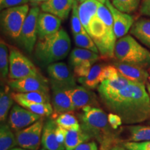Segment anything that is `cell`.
Listing matches in <instances>:
<instances>
[{
    "mask_svg": "<svg viewBox=\"0 0 150 150\" xmlns=\"http://www.w3.org/2000/svg\"><path fill=\"white\" fill-rule=\"evenodd\" d=\"M100 99L106 108L119 115L125 125L150 119V97L145 84L132 81L117 93Z\"/></svg>",
    "mask_w": 150,
    "mask_h": 150,
    "instance_id": "1",
    "label": "cell"
},
{
    "mask_svg": "<svg viewBox=\"0 0 150 150\" xmlns=\"http://www.w3.org/2000/svg\"><path fill=\"white\" fill-rule=\"evenodd\" d=\"M104 59L114 57L117 38L114 32L111 13L104 4L99 3L97 14L92 19L86 29Z\"/></svg>",
    "mask_w": 150,
    "mask_h": 150,
    "instance_id": "2",
    "label": "cell"
},
{
    "mask_svg": "<svg viewBox=\"0 0 150 150\" xmlns=\"http://www.w3.org/2000/svg\"><path fill=\"white\" fill-rule=\"evenodd\" d=\"M81 128L91 138H95L101 145L100 150H105L118 143L114 129L108 120V115L99 107L86 106L79 115Z\"/></svg>",
    "mask_w": 150,
    "mask_h": 150,
    "instance_id": "3",
    "label": "cell"
},
{
    "mask_svg": "<svg viewBox=\"0 0 150 150\" xmlns=\"http://www.w3.org/2000/svg\"><path fill=\"white\" fill-rule=\"evenodd\" d=\"M71 40L68 34L61 28L57 32L38 39L35 47V56L43 65H50L64 59L68 55Z\"/></svg>",
    "mask_w": 150,
    "mask_h": 150,
    "instance_id": "4",
    "label": "cell"
},
{
    "mask_svg": "<svg viewBox=\"0 0 150 150\" xmlns=\"http://www.w3.org/2000/svg\"><path fill=\"white\" fill-rule=\"evenodd\" d=\"M114 56L117 61L146 67L150 66V51L140 45L132 35L116 41Z\"/></svg>",
    "mask_w": 150,
    "mask_h": 150,
    "instance_id": "5",
    "label": "cell"
},
{
    "mask_svg": "<svg viewBox=\"0 0 150 150\" xmlns=\"http://www.w3.org/2000/svg\"><path fill=\"white\" fill-rule=\"evenodd\" d=\"M29 10V6L24 4L1 11V25L6 34L11 38L18 39Z\"/></svg>",
    "mask_w": 150,
    "mask_h": 150,
    "instance_id": "6",
    "label": "cell"
},
{
    "mask_svg": "<svg viewBox=\"0 0 150 150\" xmlns=\"http://www.w3.org/2000/svg\"><path fill=\"white\" fill-rule=\"evenodd\" d=\"M10 63L8 77L10 79H18L28 76L42 75L29 58L24 56L18 49L9 47Z\"/></svg>",
    "mask_w": 150,
    "mask_h": 150,
    "instance_id": "7",
    "label": "cell"
},
{
    "mask_svg": "<svg viewBox=\"0 0 150 150\" xmlns=\"http://www.w3.org/2000/svg\"><path fill=\"white\" fill-rule=\"evenodd\" d=\"M40 13L38 6L30 8L18 38L20 44L29 54L32 53L37 42V20Z\"/></svg>",
    "mask_w": 150,
    "mask_h": 150,
    "instance_id": "8",
    "label": "cell"
},
{
    "mask_svg": "<svg viewBox=\"0 0 150 150\" xmlns=\"http://www.w3.org/2000/svg\"><path fill=\"white\" fill-rule=\"evenodd\" d=\"M42 119L39 120L30 126L16 131L18 146L29 150H38L41 144L43 130Z\"/></svg>",
    "mask_w": 150,
    "mask_h": 150,
    "instance_id": "9",
    "label": "cell"
},
{
    "mask_svg": "<svg viewBox=\"0 0 150 150\" xmlns=\"http://www.w3.org/2000/svg\"><path fill=\"white\" fill-rule=\"evenodd\" d=\"M47 73L52 86L61 88H74L76 86L74 75L67 65L62 62H56L49 65Z\"/></svg>",
    "mask_w": 150,
    "mask_h": 150,
    "instance_id": "10",
    "label": "cell"
},
{
    "mask_svg": "<svg viewBox=\"0 0 150 150\" xmlns=\"http://www.w3.org/2000/svg\"><path fill=\"white\" fill-rule=\"evenodd\" d=\"M9 88L15 93H28L42 91L48 93V81L42 75L28 76L18 79H10L8 81Z\"/></svg>",
    "mask_w": 150,
    "mask_h": 150,
    "instance_id": "11",
    "label": "cell"
},
{
    "mask_svg": "<svg viewBox=\"0 0 150 150\" xmlns=\"http://www.w3.org/2000/svg\"><path fill=\"white\" fill-rule=\"evenodd\" d=\"M72 88L52 86V106L54 109L52 119L56 120L62 113L74 110L72 101Z\"/></svg>",
    "mask_w": 150,
    "mask_h": 150,
    "instance_id": "12",
    "label": "cell"
},
{
    "mask_svg": "<svg viewBox=\"0 0 150 150\" xmlns=\"http://www.w3.org/2000/svg\"><path fill=\"white\" fill-rule=\"evenodd\" d=\"M42 118L20 105H14L9 112L8 125L11 129L20 130L30 126Z\"/></svg>",
    "mask_w": 150,
    "mask_h": 150,
    "instance_id": "13",
    "label": "cell"
},
{
    "mask_svg": "<svg viewBox=\"0 0 150 150\" xmlns=\"http://www.w3.org/2000/svg\"><path fill=\"white\" fill-rule=\"evenodd\" d=\"M111 13L113 19L114 32L117 39L127 35L130 31L133 24H134V19L129 13H124L118 10L112 4L110 0H106L104 4Z\"/></svg>",
    "mask_w": 150,
    "mask_h": 150,
    "instance_id": "14",
    "label": "cell"
},
{
    "mask_svg": "<svg viewBox=\"0 0 150 150\" xmlns=\"http://www.w3.org/2000/svg\"><path fill=\"white\" fill-rule=\"evenodd\" d=\"M72 101L74 110H81L86 106L99 107L96 94L83 86H76L73 88Z\"/></svg>",
    "mask_w": 150,
    "mask_h": 150,
    "instance_id": "15",
    "label": "cell"
},
{
    "mask_svg": "<svg viewBox=\"0 0 150 150\" xmlns=\"http://www.w3.org/2000/svg\"><path fill=\"white\" fill-rule=\"evenodd\" d=\"M113 65L119 71L120 74L128 80L145 85L147 83L149 74L145 67L118 61L114 63Z\"/></svg>",
    "mask_w": 150,
    "mask_h": 150,
    "instance_id": "16",
    "label": "cell"
},
{
    "mask_svg": "<svg viewBox=\"0 0 150 150\" xmlns=\"http://www.w3.org/2000/svg\"><path fill=\"white\" fill-rule=\"evenodd\" d=\"M61 19L45 12L40 13L37 20V34L42 39L54 34L61 29Z\"/></svg>",
    "mask_w": 150,
    "mask_h": 150,
    "instance_id": "17",
    "label": "cell"
},
{
    "mask_svg": "<svg viewBox=\"0 0 150 150\" xmlns=\"http://www.w3.org/2000/svg\"><path fill=\"white\" fill-rule=\"evenodd\" d=\"M75 0H47L40 5L42 12L54 15L62 20H66L72 12Z\"/></svg>",
    "mask_w": 150,
    "mask_h": 150,
    "instance_id": "18",
    "label": "cell"
},
{
    "mask_svg": "<svg viewBox=\"0 0 150 150\" xmlns=\"http://www.w3.org/2000/svg\"><path fill=\"white\" fill-rule=\"evenodd\" d=\"M57 127L54 119L49 120L43 126L41 144L44 149L47 150H65V145L58 142L56 136V129Z\"/></svg>",
    "mask_w": 150,
    "mask_h": 150,
    "instance_id": "19",
    "label": "cell"
},
{
    "mask_svg": "<svg viewBox=\"0 0 150 150\" xmlns=\"http://www.w3.org/2000/svg\"><path fill=\"white\" fill-rule=\"evenodd\" d=\"M130 33L150 50V20L140 18L134 22Z\"/></svg>",
    "mask_w": 150,
    "mask_h": 150,
    "instance_id": "20",
    "label": "cell"
},
{
    "mask_svg": "<svg viewBox=\"0 0 150 150\" xmlns=\"http://www.w3.org/2000/svg\"><path fill=\"white\" fill-rule=\"evenodd\" d=\"M131 82V81L125 78L121 74L116 79L103 81L97 88L99 97L108 96L117 93L128 86Z\"/></svg>",
    "mask_w": 150,
    "mask_h": 150,
    "instance_id": "21",
    "label": "cell"
},
{
    "mask_svg": "<svg viewBox=\"0 0 150 150\" xmlns=\"http://www.w3.org/2000/svg\"><path fill=\"white\" fill-rule=\"evenodd\" d=\"M99 3L96 0H86L79 4V15L81 22L86 30L92 19L97 14Z\"/></svg>",
    "mask_w": 150,
    "mask_h": 150,
    "instance_id": "22",
    "label": "cell"
},
{
    "mask_svg": "<svg viewBox=\"0 0 150 150\" xmlns=\"http://www.w3.org/2000/svg\"><path fill=\"white\" fill-rule=\"evenodd\" d=\"M100 59L99 54L91 50L83 48H74L71 52L70 61L73 67L86 63H93L95 64Z\"/></svg>",
    "mask_w": 150,
    "mask_h": 150,
    "instance_id": "23",
    "label": "cell"
},
{
    "mask_svg": "<svg viewBox=\"0 0 150 150\" xmlns=\"http://www.w3.org/2000/svg\"><path fill=\"white\" fill-rule=\"evenodd\" d=\"M105 65L103 64H95L92 67L88 74L85 77L78 78V81L84 87L89 89H95L98 88L103 81V69Z\"/></svg>",
    "mask_w": 150,
    "mask_h": 150,
    "instance_id": "24",
    "label": "cell"
},
{
    "mask_svg": "<svg viewBox=\"0 0 150 150\" xmlns=\"http://www.w3.org/2000/svg\"><path fill=\"white\" fill-rule=\"evenodd\" d=\"M91 139H92L91 137L82 130L81 128L66 130L65 140V150H74L81 144L88 142Z\"/></svg>",
    "mask_w": 150,
    "mask_h": 150,
    "instance_id": "25",
    "label": "cell"
},
{
    "mask_svg": "<svg viewBox=\"0 0 150 150\" xmlns=\"http://www.w3.org/2000/svg\"><path fill=\"white\" fill-rule=\"evenodd\" d=\"M15 102L18 100L31 103H50V97L48 93L42 91H33L28 93H12Z\"/></svg>",
    "mask_w": 150,
    "mask_h": 150,
    "instance_id": "26",
    "label": "cell"
},
{
    "mask_svg": "<svg viewBox=\"0 0 150 150\" xmlns=\"http://www.w3.org/2000/svg\"><path fill=\"white\" fill-rule=\"evenodd\" d=\"M16 134L9 125L2 123L0 127V150H10L18 146Z\"/></svg>",
    "mask_w": 150,
    "mask_h": 150,
    "instance_id": "27",
    "label": "cell"
},
{
    "mask_svg": "<svg viewBox=\"0 0 150 150\" xmlns=\"http://www.w3.org/2000/svg\"><path fill=\"white\" fill-rule=\"evenodd\" d=\"M16 102L20 106L41 117H49L54 112L53 106L50 103H31L22 100H18Z\"/></svg>",
    "mask_w": 150,
    "mask_h": 150,
    "instance_id": "28",
    "label": "cell"
},
{
    "mask_svg": "<svg viewBox=\"0 0 150 150\" xmlns=\"http://www.w3.org/2000/svg\"><path fill=\"white\" fill-rule=\"evenodd\" d=\"M14 99L9 93V86H5L0 93V120L4 122L8 117V111L13 104Z\"/></svg>",
    "mask_w": 150,
    "mask_h": 150,
    "instance_id": "29",
    "label": "cell"
},
{
    "mask_svg": "<svg viewBox=\"0 0 150 150\" xmlns=\"http://www.w3.org/2000/svg\"><path fill=\"white\" fill-rule=\"evenodd\" d=\"M129 138L127 141L142 142L150 140V126L131 125L128 127Z\"/></svg>",
    "mask_w": 150,
    "mask_h": 150,
    "instance_id": "30",
    "label": "cell"
},
{
    "mask_svg": "<svg viewBox=\"0 0 150 150\" xmlns=\"http://www.w3.org/2000/svg\"><path fill=\"white\" fill-rule=\"evenodd\" d=\"M10 63V50L9 47L3 40L0 42V73L1 79L8 76Z\"/></svg>",
    "mask_w": 150,
    "mask_h": 150,
    "instance_id": "31",
    "label": "cell"
},
{
    "mask_svg": "<svg viewBox=\"0 0 150 150\" xmlns=\"http://www.w3.org/2000/svg\"><path fill=\"white\" fill-rule=\"evenodd\" d=\"M56 124L58 127L65 129H78L81 128V125L78 120L72 114L68 112H64L58 116L55 120Z\"/></svg>",
    "mask_w": 150,
    "mask_h": 150,
    "instance_id": "32",
    "label": "cell"
},
{
    "mask_svg": "<svg viewBox=\"0 0 150 150\" xmlns=\"http://www.w3.org/2000/svg\"><path fill=\"white\" fill-rule=\"evenodd\" d=\"M74 43L77 47L86 49L99 54V50L88 33H80L73 35Z\"/></svg>",
    "mask_w": 150,
    "mask_h": 150,
    "instance_id": "33",
    "label": "cell"
},
{
    "mask_svg": "<svg viewBox=\"0 0 150 150\" xmlns=\"http://www.w3.org/2000/svg\"><path fill=\"white\" fill-rule=\"evenodd\" d=\"M71 29L73 35L80 33H87L85 28L81 22L79 15V4L77 0H75L71 15Z\"/></svg>",
    "mask_w": 150,
    "mask_h": 150,
    "instance_id": "34",
    "label": "cell"
},
{
    "mask_svg": "<svg viewBox=\"0 0 150 150\" xmlns=\"http://www.w3.org/2000/svg\"><path fill=\"white\" fill-rule=\"evenodd\" d=\"M140 1L141 0H112V4L118 10L131 13L139 7Z\"/></svg>",
    "mask_w": 150,
    "mask_h": 150,
    "instance_id": "35",
    "label": "cell"
},
{
    "mask_svg": "<svg viewBox=\"0 0 150 150\" xmlns=\"http://www.w3.org/2000/svg\"><path fill=\"white\" fill-rule=\"evenodd\" d=\"M118 143L128 150H150V140L142 142L125 141Z\"/></svg>",
    "mask_w": 150,
    "mask_h": 150,
    "instance_id": "36",
    "label": "cell"
},
{
    "mask_svg": "<svg viewBox=\"0 0 150 150\" xmlns=\"http://www.w3.org/2000/svg\"><path fill=\"white\" fill-rule=\"evenodd\" d=\"M103 76L104 80L116 79L120 76L119 71L114 65H105L103 69Z\"/></svg>",
    "mask_w": 150,
    "mask_h": 150,
    "instance_id": "37",
    "label": "cell"
},
{
    "mask_svg": "<svg viewBox=\"0 0 150 150\" xmlns=\"http://www.w3.org/2000/svg\"><path fill=\"white\" fill-rule=\"evenodd\" d=\"M29 1L30 0H0V9L2 11L11 7L27 4Z\"/></svg>",
    "mask_w": 150,
    "mask_h": 150,
    "instance_id": "38",
    "label": "cell"
},
{
    "mask_svg": "<svg viewBox=\"0 0 150 150\" xmlns=\"http://www.w3.org/2000/svg\"><path fill=\"white\" fill-rule=\"evenodd\" d=\"M108 120L109 125L114 130H116L123 124L122 120L119 115L115 113L109 112L108 115Z\"/></svg>",
    "mask_w": 150,
    "mask_h": 150,
    "instance_id": "39",
    "label": "cell"
},
{
    "mask_svg": "<svg viewBox=\"0 0 150 150\" xmlns=\"http://www.w3.org/2000/svg\"><path fill=\"white\" fill-rule=\"evenodd\" d=\"M74 150H98V146L95 141H88L81 144Z\"/></svg>",
    "mask_w": 150,
    "mask_h": 150,
    "instance_id": "40",
    "label": "cell"
},
{
    "mask_svg": "<svg viewBox=\"0 0 150 150\" xmlns=\"http://www.w3.org/2000/svg\"><path fill=\"white\" fill-rule=\"evenodd\" d=\"M140 6V14L150 17V0H141Z\"/></svg>",
    "mask_w": 150,
    "mask_h": 150,
    "instance_id": "41",
    "label": "cell"
},
{
    "mask_svg": "<svg viewBox=\"0 0 150 150\" xmlns=\"http://www.w3.org/2000/svg\"><path fill=\"white\" fill-rule=\"evenodd\" d=\"M56 136L58 142L61 145H65V136H66V130L58 127L56 129Z\"/></svg>",
    "mask_w": 150,
    "mask_h": 150,
    "instance_id": "42",
    "label": "cell"
},
{
    "mask_svg": "<svg viewBox=\"0 0 150 150\" xmlns=\"http://www.w3.org/2000/svg\"><path fill=\"white\" fill-rule=\"evenodd\" d=\"M105 150H128L126 148H125L123 146H122L121 145H120L119 143H115L112 145L110 147H108L107 149Z\"/></svg>",
    "mask_w": 150,
    "mask_h": 150,
    "instance_id": "43",
    "label": "cell"
},
{
    "mask_svg": "<svg viewBox=\"0 0 150 150\" xmlns=\"http://www.w3.org/2000/svg\"><path fill=\"white\" fill-rule=\"evenodd\" d=\"M47 1V0H30L29 2L31 4V5H33V6H37L38 5H41Z\"/></svg>",
    "mask_w": 150,
    "mask_h": 150,
    "instance_id": "44",
    "label": "cell"
},
{
    "mask_svg": "<svg viewBox=\"0 0 150 150\" xmlns=\"http://www.w3.org/2000/svg\"><path fill=\"white\" fill-rule=\"evenodd\" d=\"M147 86H146V88H147V92L148 93H149V97H150V83H147Z\"/></svg>",
    "mask_w": 150,
    "mask_h": 150,
    "instance_id": "45",
    "label": "cell"
},
{
    "mask_svg": "<svg viewBox=\"0 0 150 150\" xmlns=\"http://www.w3.org/2000/svg\"><path fill=\"white\" fill-rule=\"evenodd\" d=\"M10 150H29V149H24V148H22V147H14L13 148V149H11Z\"/></svg>",
    "mask_w": 150,
    "mask_h": 150,
    "instance_id": "46",
    "label": "cell"
},
{
    "mask_svg": "<svg viewBox=\"0 0 150 150\" xmlns=\"http://www.w3.org/2000/svg\"><path fill=\"white\" fill-rule=\"evenodd\" d=\"M96 1H99V2L102 3V4H105V2H106V0H96Z\"/></svg>",
    "mask_w": 150,
    "mask_h": 150,
    "instance_id": "47",
    "label": "cell"
},
{
    "mask_svg": "<svg viewBox=\"0 0 150 150\" xmlns=\"http://www.w3.org/2000/svg\"><path fill=\"white\" fill-rule=\"evenodd\" d=\"M78 1H80V2H83V1H85L86 0H77Z\"/></svg>",
    "mask_w": 150,
    "mask_h": 150,
    "instance_id": "48",
    "label": "cell"
},
{
    "mask_svg": "<svg viewBox=\"0 0 150 150\" xmlns=\"http://www.w3.org/2000/svg\"><path fill=\"white\" fill-rule=\"evenodd\" d=\"M149 83H150V72H149Z\"/></svg>",
    "mask_w": 150,
    "mask_h": 150,
    "instance_id": "49",
    "label": "cell"
},
{
    "mask_svg": "<svg viewBox=\"0 0 150 150\" xmlns=\"http://www.w3.org/2000/svg\"><path fill=\"white\" fill-rule=\"evenodd\" d=\"M41 150H47V149H44V148H43V149H42Z\"/></svg>",
    "mask_w": 150,
    "mask_h": 150,
    "instance_id": "50",
    "label": "cell"
}]
</instances>
